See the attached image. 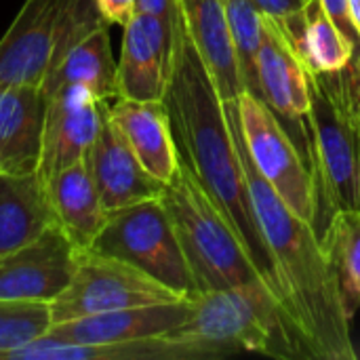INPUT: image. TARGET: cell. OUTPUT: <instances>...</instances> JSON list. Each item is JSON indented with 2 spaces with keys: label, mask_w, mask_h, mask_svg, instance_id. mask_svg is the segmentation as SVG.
Returning <instances> with one entry per match:
<instances>
[{
  "label": "cell",
  "mask_w": 360,
  "mask_h": 360,
  "mask_svg": "<svg viewBox=\"0 0 360 360\" xmlns=\"http://www.w3.org/2000/svg\"><path fill=\"white\" fill-rule=\"evenodd\" d=\"M46 97L36 86L0 89V173H38Z\"/></svg>",
  "instance_id": "cell-17"
},
{
  "label": "cell",
  "mask_w": 360,
  "mask_h": 360,
  "mask_svg": "<svg viewBox=\"0 0 360 360\" xmlns=\"http://www.w3.org/2000/svg\"><path fill=\"white\" fill-rule=\"evenodd\" d=\"M348 11H350V19L360 34V0H348Z\"/></svg>",
  "instance_id": "cell-30"
},
{
  "label": "cell",
  "mask_w": 360,
  "mask_h": 360,
  "mask_svg": "<svg viewBox=\"0 0 360 360\" xmlns=\"http://www.w3.org/2000/svg\"><path fill=\"white\" fill-rule=\"evenodd\" d=\"M91 251L135 266L186 300L198 293L173 221L160 198L110 211Z\"/></svg>",
  "instance_id": "cell-6"
},
{
  "label": "cell",
  "mask_w": 360,
  "mask_h": 360,
  "mask_svg": "<svg viewBox=\"0 0 360 360\" xmlns=\"http://www.w3.org/2000/svg\"><path fill=\"white\" fill-rule=\"evenodd\" d=\"M76 249L55 224L34 243L0 255V300L51 304L65 289Z\"/></svg>",
  "instance_id": "cell-10"
},
{
  "label": "cell",
  "mask_w": 360,
  "mask_h": 360,
  "mask_svg": "<svg viewBox=\"0 0 360 360\" xmlns=\"http://www.w3.org/2000/svg\"><path fill=\"white\" fill-rule=\"evenodd\" d=\"M61 0H25L0 38V89H42L57 44Z\"/></svg>",
  "instance_id": "cell-13"
},
{
  "label": "cell",
  "mask_w": 360,
  "mask_h": 360,
  "mask_svg": "<svg viewBox=\"0 0 360 360\" xmlns=\"http://www.w3.org/2000/svg\"><path fill=\"white\" fill-rule=\"evenodd\" d=\"M99 15L108 25H127L137 11V0H95Z\"/></svg>",
  "instance_id": "cell-27"
},
{
  "label": "cell",
  "mask_w": 360,
  "mask_h": 360,
  "mask_svg": "<svg viewBox=\"0 0 360 360\" xmlns=\"http://www.w3.org/2000/svg\"><path fill=\"white\" fill-rule=\"evenodd\" d=\"M243 141L264 181L289 211L312 226L316 200L310 165L272 108L257 95L243 91L238 97Z\"/></svg>",
  "instance_id": "cell-8"
},
{
  "label": "cell",
  "mask_w": 360,
  "mask_h": 360,
  "mask_svg": "<svg viewBox=\"0 0 360 360\" xmlns=\"http://www.w3.org/2000/svg\"><path fill=\"white\" fill-rule=\"evenodd\" d=\"M175 21L150 13H135L122 27L118 59V97L162 101L171 76Z\"/></svg>",
  "instance_id": "cell-11"
},
{
  "label": "cell",
  "mask_w": 360,
  "mask_h": 360,
  "mask_svg": "<svg viewBox=\"0 0 360 360\" xmlns=\"http://www.w3.org/2000/svg\"><path fill=\"white\" fill-rule=\"evenodd\" d=\"M57 226L76 251H86L99 236L108 211L84 160L70 165L44 181Z\"/></svg>",
  "instance_id": "cell-20"
},
{
  "label": "cell",
  "mask_w": 360,
  "mask_h": 360,
  "mask_svg": "<svg viewBox=\"0 0 360 360\" xmlns=\"http://www.w3.org/2000/svg\"><path fill=\"white\" fill-rule=\"evenodd\" d=\"M135 13H150L173 23L177 19V2L175 0H137Z\"/></svg>",
  "instance_id": "cell-29"
},
{
  "label": "cell",
  "mask_w": 360,
  "mask_h": 360,
  "mask_svg": "<svg viewBox=\"0 0 360 360\" xmlns=\"http://www.w3.org/2000/svg\"><path fill=\"white\" fill-rule=\"evenodd\" d=\"M274 21L304 61L306 70L338 72L356 57L354 44L342 34L321 0H306L302 11Z\"/></svg>",
  "instance_id": "cell-22"
},
{
  "label": "cell",
  "mask_w": 360,
  "mask_h": 360,
  "mask_svg": "<svg viewBox=\"0 0 360 360\" xmlns=\"http://www.w3.org/2000/svg\"><path fill=\"white\" fill-rule=\"evenodd\" d=\"M356 65H359V76H360V55H356Z\"/></svg>",
  "instance_id": "cell-31"
},
{
  "label": "cell",
  "mask_w": 360,
  "mask_h": 360,
  "mask_svg": "<svg viewBox=\"0 0 360 360\" xmlns=\"http://www.w3.org/2000/svg\"><path fill=\"white\" fill-rule=\"evenodd\" d=\"M200 59L205 61L221 101L238 99L245 91L224 0H175Z\"/></svg>",
  "instance_id": "cell-19"
},
{
  "label": "cell",
  "mask_w": 360,
  "mask_h": 360,
  "mask_svg": "<svg viewBox=\"0 0 360 360\" xmlns=\"http://www.w3.org/2000/svg\"><path fill=\"white\" fill-rule=\"evenodd\" d=\"M53 325L49 304L0 300V360L49 331Z\"/></svg>",
  "instance_id": "cell-25"
},
{
  "label": "cell",
  "mask_w": 360,
  "mask_h": 360,
  "mask_svg": "<svg viewBox=\"0 0 360 360\" xmlns=\"http://www.w3.org/2000/svg\"><path fill=\"white\" fill-rule=\"evenodd\" d=\"M108 116L143 169L169 184L179 167V150L165 103L116 97L108 101Z\"/></svg>",
  "instance_id": "cell-16"
},
{
  "label": "cell",
  "mask_w": 360,
  "mask_h": 360,
  "mask_svg": "<svg viewBox=\"0 0 360 360\" xmlns=\"http://www.w3.org/2000/svg\"><path fill=\"white\" fill-rule=\"evenodd\" d=\"M160 200L173 221L198 293L264 283L238 236L181 156Z\"/></svg>",
  "instance_id": "cell-5"
},
{
  "label": "cell",
  "mask_w": 360,
  "mask_h": 360,
  "mask_svg": "<svg viewBox=\"0 0 360 360\" xmlns=\"http://www.w3.org/2000/svg\"><path fill=\"white\" fill-rule=\"evenodd\" d=\"M162 103L171 118L179 156L226 217L228 226L234 230L251 262L259 270L264 283L291 314L276 262L268 249L255 213L224 101L186 25L181 23L179 13L175 19L173 65Z\"/></svg>",
  "instance_id": "cell-1"
},
{
  "label": "cell",
  "mask_w": 360,
  "mask_h": 360,
  "mask_svg": "<svg viewBox=\"0 0 360 360\" xmlns=\"http://www.w3.org/2000/svg\"><path fill=\"white\" fill-rule=\"evenodd\" d=\"M319 240L335 276L346 316L352 321L360 310V211H338Z\"/></svg>",
  "instance_id": "cell-23"
},
{
  "label": "cell",
  "mask_w": 360,
  "mask_h": 360,
  "mask_svg": "<svg viewBox=\"0 0 360 360\" xmlns=\"http://www.w3.org/2000/svg\"><path fill=\"white\" fill-rule=\"evenodd\" d=\"M46 97L40 177L46 181L61 169L84 160L105 114V103L89 91L68 86Z\"/></svg>",
  "instance_id": "cell-12"
},
{
  "label": "cell",
  "mask_w": 360,
  "mask_h": 360,
  "mask_svg": "<svg viewBox=\"0 0 360 360\" xmlns=\"http://www.w3.org/2000/svg\"><path fill=\"white\" fill-rule=\"evenodd\" d=\"M255 6L272 19H285L304 8L306 0H253Z\"/></svg>",
  "instance_id": "cell-28"
},
{
  "label": "cell",
  "mask_w": 360,
  "mask_h": 360,
  "mask_svg": "<svg viewBox=\"0 0 360 360\" xmlns=\"http://www.w3.org/2000/svg\"><path fill=\"white\" fill-rule=\"evenodd\" d=\"M190 314V300L152 304L55 323L46 335L70 344H122L175 331Z\"/></svg>",
  "instance_id": "cell-15"
},
{
  "label": "cell",
  "mask_w": 360,
  "mask_h": 360,
  "mask_svg": "<svg viewBox=\"0 0 360 360\" xmlns=\"http://www.w3.org/2000/svg\"><path fill=\"white\" fill-rule=\"evenodd\" d=\"M224 110L238 146L255 213L276 262L293 321L316 360H356L350 319L342 306L335 276L314 228L300 219L264 181L243 141L238 99L224 101Z\"/></svg>",
  "instance_id": "cell-2"
},
{
  "label": "cell",
  "mask_w": 360,
  "mask_h": 360,
  "mask_svg": "<svg viewBox=\"0 0 360 360\" xmlns=\"http://www.w3.org/2000/svg\"><path fill=\"white\" fill-rule=\"evenodd\" d=\"M308 72V165L316 236L338 211H360V76L356 57L338 72Z\"/></svg>",
  "instance_id": "cell-4"
},
{
  "label": "cell",
  "mask_w": 360,
  "mask_h": 360,
  "mask_svg": "<svg viewBox=\"0 0 360 360\" xmlns=\"http://www.w3.org/2000/svg\"><path fill=\"white\" fill-rule=\"evenodd\" d=\"M55 224L40 173H0V255L34 243Z\"/></svg>",
  "instance_id": "cell-21"
},
{
  "label": "cell",
  "mask_w": 360,
  "mask_h": 360,
  "mask_svg": "<svg viewBox=\"0 0 360 360\" xmlns=\"http://www.w3.org/2000/svg\"><path fill=\"white\" fill-rule=\"evenodd\" d=\"M84 162L108 213L141 200L160 198L165 190V184L143 169L116 124L110 120L108 103L101 129L89 148Z\"/></svg>",
  "instance_id": "cell-14"
},
{
  "label": "cell",
  "mask_w": 360,
  "mask_h": 360,
  "mask_svg": "<svg viewBox=\"0 0 360 360\" xmlns=\"http://www.w3.org/2000/svg\"><path fill=\"white\" fill-rule=\"evenodd\" d=\"M323 6L327 8V13L333 17V21L338 23V27L342 30V34L354 44L356 55H360V34L356 32L352 19H350V11H348V0H321Z\"/></svg>",
  "instance_id": "cell-26"
},
{
  "label": "cell",
  "mask_w": 360,
  "mask_h": 360,
  "mask_svg": "<svg viewBox=\"0 0 360 360\" xmlns=\"http://www.w3.org/2000/svg\"><path fill=\"white\" fill-rule=\"evenodd\" d=\"M68 86L84 89L103 103L118 97V61L112 53L108 23L97 25L53 57L42 93L51 95Z\"/></svg>",
  "instance_id": "cell-18"
},
{
  "label": "cell",
  "mask_w": 360,
  "mask_h": 360,
  "mask_svg": "<svg viewBox=\"0 0 360 360\" xmlns=\"http://www.w3.org/2000/svg\"><path fill=\"white\" fill-rule=\"evenodd\" d=\"M184 360H217L255 352L274 359H314L293 316L266 283L190 297V314L167 333Z\"/></svg>",
  "instance_id": "cell-3"
},
{
  "label": "cell",
  "mask_w": 360,
  "mask_h": 360,
  "mask_svg": "<svg viewBox=\"0 0 360 360\" xmlns=\"http://www.w3.org/2000/svg\"><path fill=\"white\" fill-rule=\"evenodd\" d=\"M264 40L257 55V76L262 99L272 108L283 127L289 131L297 148L308 160V110L310 82L304 61L281 32L272 17L264 15Z\"/></svg>",
  "instance_id": "cell-9"
},
{
  "label": "cell",
  "mask_w": 360,
  "mask_h": 360,
  "mask_svg": "<svg viewBox=\"0 0 360 360\" xmlns=\"http://www.w3.org/2000/svg\"><path fill=\"white\" fill-rule=\"evenodd\" d=\"M226 17L236 51L238 72L243 78L245 91L262 99L259 76H257V55L264 40V13L255 6L253 0H224Z\"/></svg>",
  "instance_id": "cell-24"
},
{
  "label": "cell",
  "mask_w": 360,
  "mask_h": 360,
  "mask_svg": "<svg viewBox=\"0 0 360 360\" xmlns=\"http://www.w3.org/2000/svg\"><path fill=\"white\" fill-rule=\"evenodd\" d=\"M186 300L146 272L97 251H76V264L65 289L49 304L51 321L65 323L114 310Z\"/></svg>",
  "instance_id": "cell-7"
}]
</instances>
